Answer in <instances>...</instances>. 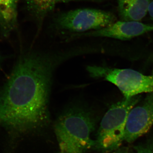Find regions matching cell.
<instances>
[{
	"mask_svg": "<svg viewBox=\"0 0 153 153\" xmlns=\"http://www.w3.org/2000/svg\"><path fill=\"white\" fill-rule=\"evenodd\" d=\"M28 11L36 20L38 31L44 19L57 4L55 0H25Z\"/></svg>",
	"mask_w": 153,
	"mask_h": 153,
	"instance_id": "10",
	"label": "cell"
},
{
	"mask_svg": "<svg viewBox=\"0 0 153 153\" xmlns=\"http://www.w3.org/2000/svg\"><path fill=\"white\" fill-rule=\"evenodd\" d=\"M86 69L91 77L102 78L116 85L126 98L153 93V74L145 75L132 69L98 66H88Z\"/></svg>",
	"mask_w": 153,
	"mask_h": 153,
	"instance_id": "4",
	"label": "cell"
},
{
	"mask_svg": "<svg viewBox=\"0 0 153 153\" xmlns=\"http://www.w3.org/2000/svg\"><path fill=\"white\" fill-rule=\"evenodd\" d=\"M123 153V152H119V153Z\"/></svg>",
	"mask_w": 153,
	"mask_h": 153,
	"instance_id": "14",
	"label": "cell"
},
{
	"mask_svg": "<svg viewBox=\"0 0 153 153\" xmlns=\"http://www.w3.org/2000/svg\"><path fill=\"white\" fill-rule=\"evenodd\" d=\"M95 122L87 110L71 108L60 115L55 124L59 153H85L95 144L91 134Z\"/></svg>",
	"mask_w": 153,
	"mask_h": 153,
	"instance_id": "2",
	"label": "cell"
},
{
	"mask_svg": "<svg viewBox=\"0 0 153 153\" xmlns=\"http://www.w3.org/2000/svg\"><path fill=\"white\" fill-rule=\"evenodd\" d=\"M140 100L139 95L126 98L112 105L102 118L95 141L99 149H117L124 141L126 123L129 113Z\"/></svg>",
	"mask_w": 153,
	"mask_h": 153,
	"instance_id": "3",
	"label": "cell"
},
{
	"mask_svg": "<svg viewBox=\"0 0 153 153\" xmlns=\"http://www.w3.org/2000/svg\"><path fill=\"white\" fill-rule=\"evenodd\" d=\"M18 2L19 0H0V30L5 38L17 27Z\"/></svg>",
	"mask_w": 153,
	"mask_h": 153,
	"instance_id": "9",
	"label": "cell"
},
{
	"mask_svg": "<svg viewBox=\"0 0 153 153\" xmlns=\"http://www.w3.org/2000/svg\"><path fill=\"white\" fill-rule=\"evenodd\" d=\"M152 31L153 25L143 24L139 22L118 21L100 30L74 33L69 38L75 39L84 37H105L128 40Z\"/></svg>",
	"mask_w": 153,
	"mask_h": 153,
	"instance_id": "7",
	"label": "cell"
},
{
	"mask_svg": "<svg viewBox=\"0 0 153 153\" xmlns=\"http://www.w3.org/2000/svg\"><path fill=\"white\" fill-rule=\"evenodd\" d=\"M137 104L129 113L126 123L124 141L128 143L147 132L153 125V93Z\"/></svg>",
	"mask_w": 153,
	"mask_h": 153,
	"instance_id": "6",
	"label": "cell"
},
{
	"mask_svg": "<svg viewBox=\"0 0 153 153\" xmlns=\"http://www.w3.org/2000/svg\"><path fill=\"white\" fill-rule=\"evenodd\" d=\"M101 0H55L57 4L60 3H67L72 1H87L99 2Z\"/></svg>",
	"mask_w": 153,
	"mask_h": 153,
	"instance_id": "12",
	"label": "cell"
},
{
	"mask_svg": "<svg viewBox=\"0 0 153 153\" xmlns=\"http://www.w3.org/2000/svg\"><path fill=\"white\" fill-rule=\"evenodd\" d=\"M148 13L151 19L153 20V0H151L148 8Z\"/></svg>",
	"mask_w": 153,
	"mask_h": 153,
	"instance_id": "13",
	"label": "cell"
},
{
	"mask_svg": "<svg viewBox=\"0 0 153 153\" xmlns=\"http://www.w3.org/2000/svg\"><path fill=\"white\" fill-rule=\"evenodd\" d=\"M75 56L71 49L56 52L30 51L20 55L0 87V122L7 130L22 134L48 120L54 71Z\"/></svg>",
	"mask_w": 153,
	"mask_h": 153,
	"instance_id": "1",
	"label": "cell"
},
{
	"mask_svg": "<svg viewBox=\"0 0 153 153\" xmlns=\"http://www.w3.org/2000/svg\"><path fill=\"white\" fill-rule=\"evenodd\" d=\"M151 0H117V10L121 20L139 22L148 13Z\"/></svg>",
	"mask_w": 153,
	"mask_h": 153,
	"instance_id": "8",
	"label": "cell"
},
{
	"mask_svg": "<svg viewBox=\"0 0 153 153\" xmlns=\"http://www.w3.org/2000/svg\"><path fill=\"white\" fill-rule=\"evenodd\" d=\"M116 20L115 16L109 11L82 8L57 14L53 18L52 24L57 30L79 33L102 29Z\"/></svg>",
	"mask_w": 153,
	"mask_h": 153,
	"instance_id": "5",
	"label": "cell"
},
{
	"mask_svg": "<svg viewBox=\"0 0 153 153\" xmlns=\"http://www.w3.org/2000/svg\"><path fill=\"white\" fill-rule=\"evenodd\" d=\"M135 150L137 153H153V140L137 146Z\"/></svg>",
	"mask_w": 153,
	"mask_h": 153,
	"instance_id": "11",
	"label": "cell"
},
{
	"mask_svg": "<svg viewBox=\"0 0 153 153\" xmlns=\"http://www.w3.org/2000/svg\"><path fill=\"white\" fill-rule=\"evenodd\" d=\"M0 123H1V122H0Z\"/></svg>",
	"mask_w": 153,
	"mask_h": 153,
	"instance_id": "15",
	"label": "cell"
}]
</instances>
